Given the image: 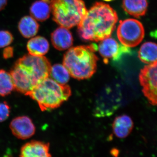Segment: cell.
<instances>
[{
    "label": "cell",
    "mask_w": 157,
    "mask_h": 157,
    "mask_svg": "<svg viewBox=\"0 0 157 157\" xmlns=\"http://www.w3.org/2000/svg\"><path fill=\"white\" fill-rule=\"evenodd\" d=\"M118 19L116 11L109 5L98 2L87 10L78 24V35L85 41H101L111 36Z\"/></svg>",
    "instance_id": "cell-1"
},
{
    "label": "cell",
    "mask_w": 157,
    "mask_h": 157,
    "mask_svg": "<svg viewBox=\"0 0 157 157\" xmlns=\"http://www.w3.org/2000/svg\"><path fill=\"white\" fill-rule=\"evenodd\" d=\"M95 44L70 48L65 54L63 65L72 77L78 80L90 78L95 73L98 58Z\"/></svg>",
    "instance_id": "cell-2"
},
{
    "label": "cell",
    "mask_w": 157,
    "mask_h": 157,
    "mask_svg": "<svg viewBox=\"0 0 157 157\" xmlns=\"http://www.w3.org/2000/svg\"><path fill=\"white\" fill-rule=\"evenodd\" d=\"M71 94L69 86L59 84L48 77L38 83L28 95L38 103L42 111H45L59 107Z\"/></svg>",
    "instance_id": "cell-3"
},
{
    "label": "cell",
    "mask_w": 157,
    "mask_h": 157,
    "mask_svg": "<svg viewBox=\"0 0 157 157\" xmlns=\"http://www.w3.org/2000/svg\"><path fill=\"white\" fill-rule=\"evenodd\" d=\"M50 3L54 21L68 29L78 25L87 11L82 0H51Z\"/></svg>",
    "instance_id": "cell-4"
},
{
    "label": "cell",
    "mask_w": 157,
    "mask_h": 157,
    "mask_svg": "<svg viewBox=\"0 0 157 157\" xmlns=\"http://www.w3.org/2000/svg\"><path fill=\"white\" fill-rule=\"evenodd\" d=\"M31 78L35 86L40 82L49 77L51 65L44 56H34L27 54L15 63Z\"/></svg>",
    "instance_id": "cell-5"
},
{
    "label": "cell",
    "mask_w": 157,
    "mask_h": 157,
    "mask_svg": "<svg viewBox=\"0 0 157 157\" xmlns=\"http://www.w3.org/2000/svg\"><path fill=\"white\" fill-rule=\"evenodd\" d=\"M117 33L121 43L129 48L135 47L142 42L145 31L140 21L130 18L120 21Z\"/></svg>",
    "instance_id": "cell-6"
},
{
    "label": "cell",
    "mask_w": 157,
    "mask_h": 157,
    "mask_svg": "<svg viewBox=\"0 0 157 157\" xmlns=\"http://www.w3.org/2000/svg\"><path fill=\"white\" fill-rule=\"evenodd\" d=\"M139 79L144 95L150 104L157 106V60L140 70Z\"/></svg>",
    "instance_id": "cell-7"
},
{
    "label": "cell",
    "mask_w": 157,
    "mask_h": 157,
    "mask_svg": "<svg viewBox=\"0 0 157 157\" xmlns=\"http://www.w3.org/2000/svg\"><path fill=\"white\" fill-rule=\"evenodd\" d=\"M98 49L105 63H108L109 60H118L123 55L129 52L128 47L120 44L110 37L101 40Z\"/></svg>",
    "instance_id": "cell-8"
},
{
    "label": "cell",
    "mask_w": 157,
    "mask_h": 157,
    "mask_svg": "<svg viewBox=\"0 0 157 157\" xmlns=\"http://www.w3.org/2000/svg\"><path fill=\"white\" fill-rule=\"evenodd\" d=\"M10 127L13 135L23 140L30 138L36 132V128L32 120L27 116L15 118L11 121Z\"/></svg>",
    "instance_id": "cell-9"
},
{
    "label": "cell",
    "mask_w": 157,
    "mask_h": 157,
    "mask_svg": "<svg viewBox=\"0 0 157 157\" xmlns=\"http://www.w3.org/2000/svg\"><path fill=\"white\" fill-rule=\"evenodd\" d=\"M49 144L41 141L32 140L26 144L21 150L20 156L23 157H48Z\"/></svg>",
    "instance_id": "cell-10"
},
{
    "label": "cell",
    "mask_w": 157,
    "mask_h": 157,
    "mask_svg": "<svg viewBox=\"0 0 157 157\" xmlns=\"http://www.w3.org/2000/svg\"><path fill=\"white\" fill-rule=\"evenodd\" d=\"M51 40L54 47L59 51L69 49L73 44L72 34L68 29L63 26L58 28L52 33Z\"/></svg>",
    "instance_id": "cell-11"
},
{
    "label": "cell",
    "mask_w": 157,
    "mask_h": 157,
    "mask_svg": "<svg viewBox=\"0 0 157 157\" xmlns=\"http://www.w3.org/2000/svg\"><path fill=\"white\" fill-rule=\"evenodd\" d=\"M134 127L132 118L126 115L120 116L116 118L113 124V133L119 138H125L132 132Z\"/></svg>",
    "instance_id": "cell-12"
},
{
    "label": "cell",
    "mask_w": 157,
    "mask_h": 157,
    "mask_svg": "<svg viewBox=\"0 0 157 157\" xmlns=\"http://www.w3.org/2000/svg\"><path fill=\"white\" fill-rule=\"evenodd\" d=\"M30 14L37 21H44L48 19L51 12L49 0H37L30 8Z\"/></svg>",
    "instance_id": "cell-13"
},
{
    "label": "cell",
    "mask_w": 157,
    "mask_h": 157,
    "mask_svg": "<svg viewBox=\"0 0 157 157\" xmlns=\"http://www.w3.org/2000/svg\"><path fill=\"white\" fill-rule=\"evenodd\" d=\"M29 54L34 56H44L49 49L48 40L41 36H37L31 38L26 45Z\"/></svg>",
    "instance_id": "cell-14"
},
{
    "label": "cell",
    "mask_w": 157,
    "mask_h": 157,
    "mask_svg": "<svg viewBox=\"0 0 157 157\" xmlns=\"http://www.w3.org/2000/svg\"><path fill=\"white\" fill-rule=\"evenodd\" d=\"M40 25L38 21L31 16H24L18 23V29L24 38L30 39L36 36Z\"/></svg>",
    "instance_id": "cell-15"
},
{
    "label": "cell",
    "mask_w": 157,
    "mask_h": 157,
    "mask_svg": "<svg viewBox=\"0 0 157 157\" xmlns=\"http://www.w3.org/2000/svg\"><path fill=\"white\" fill-rule=\"evenodd\" d=\"M123 8L128 14L136 17L143 16L147 11V0H123Z\"/></svg>",
    "instance_id": "cell-16"
},
{
    "label": "cell",
    "mask_w": 157,
    "mask_h": 157,
    "mask_svg": "<svg viewBox=\"0 0 157 157\" xmlns=\"http://www.w3.org/2000/svg\"><path fill=\"white\" fill-rule=\"evenodd\" d=\"M138 57L142 63L150 64L157 60V44L152 42H146L141 45Z\"/></svg>",
    "instance_id": "cell-17"
},
{
    "label": "cell",
    "mask_w": 157,
    "mask_h": 157,
    "mask_svg": "<svg viewBox=\"0 0 157 157\" xmlns=\"http://www.w3.org/2000/svg\"><path fill=\"white\" fill-rule=\"evenodd\" d=\"M49 77L59 84L66 85L70 80V74L63 65L56 64L51 67Z\"/></svg>",
    "instance_id": "cell-18"
},
{
    "label": "cell",
    "mask_w": 157,
    "mask_h": 157,
    "mask_svg": "<svg viewBox=\"0 0 157 157\" xmlns=\"http://www.w3.org/2000/svg\"><path fill=\"white\" fill-rule=\"evenodd\" d=\"M14 89V83L10 73L0 70V96L8 95Z\"/></svg>",
    "instance_id": "cell-19"
},
{
    "label": "cell",
    "mask_w": 157,
    "mask_h": 157,
    "mask_svg": "<svg viewBox=\"0 0 157 157\" xmlns=\"http://www.w3.org/2000/svg\"><path fill=\"white\" fill-rule=\"evenodd\" d=\"M14 40L12 34L9 31L0 30V48L8 47Z\"/></svg>",
    "instance_id": "cell-20"
},
{
    "label": "cell",
    "mask_w": 157,
    "mask_h": 157,
    "mask_svg": "<svg viewBox=\"0 0 157 157\" xmlns=\"http://www.w3.org/2000/svg\"><path fill=\"white\" fill-rule=\"evenodd\" d=\"M10 108L6 102L0 103V122L4 121L9 117Z\"/></svg>",
    "instance_id": "cell-21"
},
{
    "label": "cell",
    "mask_w": 157,
    "mask_h": 157,
    "mask_svg": "<svg viewBox=\"0 0 157 157\" xmlns=\"http://www.w3.org/2000/svg\"><path fill=\"white\" fill-rule=\"evenodd\" d=\"M14 49L11 47H8L5 48L3 51V57L4 58L7 59L10 58L13 56Z\"/></svg>",
    "instance_id": "cell-22"
},
{
    "label": "cell",
    "mask_w": 157,
    "mask_h": 157,
    "mask_svg": "<svg viewBox=\"0 0 157 157\" xmlns=\"http://www.w3.org/2000/svg\"><path fill=\"white\" fill-rule=\"evenodd\" d=\"M8 4V0H0V11L4 10Z\"/></svg>",
    "instance_id": "cell-23"
},
{
    "label": "cell",
    "mask_w": 157,
    "mask_h": 157,
    "mask_svg": "<svg viewBox=\"0 0 157 157\" xmlns=\"http://www.w3.org/2000/svg\"><path fill=\"white\" fill-rule=\"evenodd\" d=\"M104 1H106V2H110V1H113V0H104Z\"/></svg>",
    "instance_id": "cell-24"
}]
</instances>
